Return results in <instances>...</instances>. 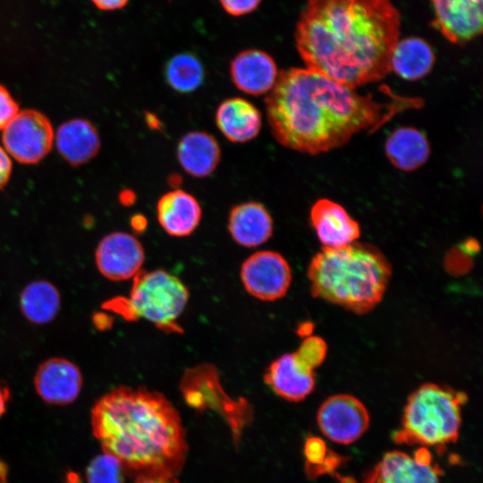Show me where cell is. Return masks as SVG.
<instances>
[{"instance_id":"cell-4","label":"cell","mask_w":483,"mask_h":483,"mask_svg":"<svg viewBox=\"0 0 483 483\" xmlns=\"http://www.w3.org/2000/svg\"><path fill=\"white\" fill-rule=\"evenodd\" d=\"M391 266L374 246L360 242L322 248L311 259L308 278L314 297L364 314L382 300Z\"/></svg>"},{"instance_id":"cell-35","label":"cell","mask_w":483,"mask_h":483,"mask_svg":"<svg viewBox=\"0 0 483 483\" xmlns=\"http://www.w3.org/2000/svg\"><path fill=\"white\" fill-rule=\"evenodd\" d=\"M121 203L124 206L132 205L136 199L135 193L131 190H124L119 195Z\"/></svg>"},{"instance_id":"cell-22","label":"cell","mask_w":483,"mask_h":483,"mask_svg":"<svg viewBox=\"0 0 483 483\" xmlns=\"http://www.w3.org/2000/svg\"><path fill=\"white\" fill-rule=\"evenodd\" d=\"M435 63L430 45L420 38L399 39L391 55L390 68L406 80H416L427 75Z\"/></svg>"},{"instance_id":"cell-32","label":"cell","mask_w":483,"mask_h":483,"mask_svg":"<svg viewBox=\"0 0 483 483\" xmlns=\"http://www.w3.org/2000/svg\"><path fill=\"white\" fill-rule=\"evenodd\" d=\"M135 483H178L174 476L139 475Z\"/></svg>"},{"instance_id":"cell-31","label":"cell","mask_w":483,"mask_h":483,"mask_svg":"<svg viewBox=\"0 0 483 483\" xmlns=\"http://www.w3.org/2000/svg\"><path fill=\"white\" fill-rule=\"evenodd\" d=\"M101 11H115L123 8L130 0H90Z\"/></svg>"},{"instance_id":"cell-34","label":"cell","mask_w":483,"mask_h":483,"mask_svg":"<svg viewBox=\"0 0 483 483\" xmlns=\"http://www.w3.org/2000/svg\"><path fill=\"white\" fill-rule=\"evenodd\" d=\"M9 396L8 388L0 384V418L6 411Z\"/></svg>"},{"instance_id":"cell-11","label":"cell","mask_w":483,"mask_h":483,"mask_svg":"<svg viewBox=\"0 0 483 483\" xmlns=\"http://www.w3.org/2000/svg\"><path fill=\"white\" fill-rule=\"evenodd\" d=\"M145 251L141 242L132 234L114 232L98 242L95 261L100 274L112 281L133 278L141 269Z\"/></svg>"},{"instance_id":"cell-7","label":"cell","mask_w":483,"mask_h":483,"mask_svg":"<svg viewBox=\"0 0 483 483\" xmlns=\"http://www.w3.org/2000/svg\"><path fill=\"white\" fill-rule=\"evenodd\" d=\"M327 352L319 336L305 338L299 348L275 360L265 373V382L280 397L300 402L315 387V369L324 361Z\"/></svg>"},{"instance_id":"cell-20","label":"cell","mask_w":483,"mask_h":483,"mask_svg":"<svg viewBox=\"0 0 483 483\" xmlns=\"http://www.w3.org/2000/svg\"><path fill=\"white\" fill-rule=\"evenodd\" d=\"M227 228L236 243L242 247L254 248L271 238L273 219L263 204L247 201L231 209Z\"/></svg>"},{"instance_id":"cell-15","label":"cell","mask_w":483,"mask_h":483,"mask_svg":"<svg viewBox=\"0 0 483 483\" xmlns=\"http://www.w3.org/2000/svg\"><path fill=\"white\" fill-rule=\"evenodd\" d=\"M229 71L235 87L251 96L270 92L279 74L272 56L259 49L238 53L231 61Z\"/></svg>"},{"instance_id":"cell-18","label":"cell","mask_w":483,"mask_h":483,"mask_svg":"<svg viewBox=\"0 0 483 483\" xmlns=\"http://www.w3.org/2000/svg\"><path fill=\"white\" fill-rule=\"evenodd\" d=\"M215 121L220 132L231 142L246 143L254 140L262 127L258 108L242 97H228L217 106Z\"/></svg>"},{"instance_id":"cell-19","label":"cell","mask_w":483,"mask_h":483,"mask_svg":"<svg viewBox=\"0 0 483 483\" xmlns=\"http://www.w3.org/2000/svg\"><path fill=\"white\" fill-rule=\"evenodd\" d=\"M54 142L64 160L73 166L94 158L100 149V137L87 119L73 118L63 123L55 132Z\"/></svg>"},{"instance_id":"cell-38","label":"cell","mask_w":483,"mask_h":483,"mask_svg":"<svg viewBox=\"0 0 483 483\" xmlns=\"http://www.w3.org/2000/svg\"><path fill=\"white\" fill-rule=\"evenodd\" d=\"M66 483H81V480L76 473H69L66 478Z\"/></svg>"},{"instance_id":"cell-25","label":"cell","mask_w":483,"mask_h":483,"mask_svg":"<svg viewBox=\"0 0 483 483\" xmlns=\"http://www.w3.org/2000/svg\"><path fill=\"white\" fill-rule=\"evenodd\" d=\"M205 68L201 61L191 53H179L165 64L164 77L168 86L180 94L197 90L204 82Z\"/></svg>"},{"instance_id":"cell-9","label":"cell","mask_w":483,"mask_h":483,"mask_svg":"<svg viewBox=\"0 0 483 483\" xmlns=\"http://www.w3.org/2000/svg\"><path fill=\"white\" fill-rule=\"evenodd\" d=\"M240 277L251 296L264 301H274L286 294L292 283V270L280 253L258 250L243 261Z\"/></svg>"},{"instance_id":"cell-2","label":"cell","mask_w":483,"mask_h":483,"mask_svg":"<svg viewBox=\"0 0 483 483\" xmlns=\"http://www.w3.org/2000/svg\"><path fill=\"white\" fill-rule=\"evenodd\" d=\"M400 28L391 0H308L295 41L307 68L356 88L390 72Z\"/></svg>"},{"instance_id":"cell-12","label":"cell","mask_w":483,"mask_h":483,"mask_svg":"<svg viewBox=\"0 0 483 483\" xmlns=\"http://www.w3.org/2000/svg\"><path fill=\"white\" fill-rule=\"evenodd\" d=\"M365 483H441V470L426 448L413 455L391 451L369 473Z\"/></svg>"},{"instance_id":"cell-30","label":"cell","mask_w":483,"mask_h":483,"mask_svg":"<svg viewBox=\"0 0 483 483\" xmlns=\"http://www.w3.org/2000/svg\"><path fill=\"white\" fill-rule=\"evenodd\" d=\"M13 171V161L5 149L0 146V190L9 182Z\"/></svg>"},{"instance_id":"cell-21","label":"cell","mask_w":483,"mask_h":483,"mask_svg":"<svg viewBox=\"0 0 483 483\" xmlns=\"http://www.w3.org/2000/svg\"><path fill=\"white\" fill-rule=\"evenodd\" d=\"M176 157L182 169L196 178L214 173L221 160V148L216 139L207 131H193L179 140Z\"/></svg>"},{"instance_id":"cell-3","label":"cell","mask_w":483,"mask_h":483,"mask_svg":"<svg viewBox=\"0 0 483 483\" xmlns=\"http://www.w3.org/2000/svg\"><path fill=\"white\" fill-rule=\"evenodd\" d=\"M90 424L103 452L140 475L174 476L187 453L177 410L162 394L144 387H116L91 409Z\"/></svg>"},{"instance_id":"cell-16","label":"cell","mask_w":483,"mask_h":483,"mask_svg":"<svg viewBox=\"0 0 483 483\" xmlns=\"http://www.w3.org/2000/svg\"><path fill=\"white\" fill-rule=\"evenodd\" d=\"M310 220L323 248H341L360 237L359 224L339 204L318 199L310 210Z\"/></svg>"},{"instance_id":"cell-29","label":"cell","mask_w":483,"mask_h":483,"mask_svg":"<svg viewBox=\"0 0 483 483\" xmlns=\"http://www.w3.org/2000/svg\"><path fill=\"white\" fill-rule=\"evenodd\" d=\"M262 0H219L223 9L232 16H242L254 12Z\"/></svg>"},{"instance_id":"cell-10","label":"cell","mask_w":483,"mask_h":483,"mask_svg":"<svg viewBox=\"0 0 483 483\" xmlns=\"http://www.w3.org/2000/svg\"><path fill=\"white\" fill-rule=\"evenodd\" d=\"M317 421L322 434L332 442L349 445L360 439L369 425L365 405L355 396L335 394L320 405Z\"/></svg>"},{"instance_id":"cell-26","label":"cell","mask_w":483,"mask_h":483,"mask_svg":"<svg viewBox=\"0 0 483 483\" xmlns=\"http://www.w3.org/2000/svg\"><path fill=\"white\" fill-rule=\"evenodd\" d=\"M86 483H123V466L110 453L95 456L86 468Z\"/></svg>"},{"instance_id":"cell-8","label":"cell","mask_w":483,"mask_h":483,"mask_svg":"<svg viewBox=\"0 0 483 483\" xmlns=\"http://www.w3.org/2000/svg\"><path fill=\"white\" fill-rule=\"evenodd\" d=\"M54 137L50 120L35 109L19 111L2 131L3 148L24 165L40 162L51 150Z\"/></svg>"},{"instance_id":"cell-13","label":"cell","mask_w":483,"mask_h":483,"mask_svg":"<svg viewBox=\"0 0 483 483\" xmlns=\"http://www.w3.org/2000/svg\"><path fill=\"white\" fill-rule=\"evenodd\" d=\"M432 26L449 41L463 44L479 36L483 27L482 0H429Z\"/></svg>"},{"instance_id":"cell-27","label":"cell","mask_w":483,"mask_h":483,"mask_svg":"<svg viewBox=\"0 0 483 483\" xmlns=\"http://www.w3.org/2000/svg\"><path fill=\"white\" fill-rule=\"evenodd\" d=\"M304 456L311 475L326 472L337 464L336 458L330 453L326 442L316 436L306 440Z\"/></svg>"},{"instance_id":"cell-17","label":"cell","mask_w":483,"mask_h":483,"mask_svg":"<svg viewBox=\"0 0 483 483\" xmlns=\"http://www.w3.org/2000/svg\"><path fill=\"white\" fill-rule=\"evenodd\" d=\"M157 217L166 233L174 237H185L197 229L202 217V209L193 195L175 189L159 198Z\"/></svg>"},{"instance_id":"cell-6","label":"cell","mask_w":483,"mask_h":483,"mask_svg":"<svg viewBox=\"0 0 483 483\" xmlns=\"http://www.w3.org/2000/svg\"><path fill=\"white\" fill-rule=\"evenodd\" d=\"M190 297L187 286L171 273L156 269L140 270L132 278V286L127 299L115 307L125 318H143L167 333L182 332L177 323L186 308Z\"/></svg>"},{"instance_id":"cell-1","label":"cell","mask_w":483,"mask_h":483,"mask_svg":"<svg viewBox=\"0 0 483 483\" xmlns=\"http://www.w3.org/2000/svg\"><path fill=\"white\" fill-rule=\"evenodd\" d=\"M265 103L276 141L308 154L341 146L361 131L377 130L399 110L420 105L416 98L380 102L309 68L279 72Z\"/></svg>"},{"instance_id":"cell-36","label":"cell","mask_w":483,"mask_h":483,"mask_svg":"<svg viewBox=\"0 0 483 483\" xmlns=\"http://www.w3.org/2000/svg\"><path fill=\"white\" fill-rule=\"evenodd\" d=\"M145 120L148 127L152 130H160L161 122L154 114L147 112L145 114Z\"/></svg>"},{"instance_id":"cell-37","label":"cell","mask_w":483,"mask_h":483,"mask_svg":"<svg viewBox=\"0 0 483 483\" xmlns=\"http://www.w3.org/2000/svg\"><path fill=\"white\" fill-rule=\"evenodd\" d=\"M168 182L176 188L182 182V178L178 174H172L169 176Z\"/></svg>"},{"instance_id":"cell-5","label":"cell","mask_w":483,"mask_h":483,"mask_svg":"<svg viewBox=\"0 0 483 483\" xmlns=\"http://www.w3.org/2000/svg\"><path fill=\"white\" fill-rule=\"evenodd\" d=\"M466 396L448 387L428 383L408 398L398 442L422 447L453 443L462 426V404Z\"/></svg>"},{"instance_id":"cell-23","label":"cell","mask_w":483,"mask_h":483,"mask_svg":"<svg viewBox=\"0 0 483 483\" xmlns=\"http://www.w3.org/2000/svg\"><path fill=\"white\" fill-rule=\"evenodd\" d=\"M386 153L395 167L412 171L427 161L429 145L419 131L411 127H402L394 130L387 138Z\"/></svg>"},{"instance_id":"cell-33","label":"cell","mask_w":483,"mask_h":483,"mask_svg":"<svg viewBox=\"0 0 483 483\" xmlns=\"http://www.w3.org/2000/svg\"><path fill=\"white\" fill-rule=\"evenodd\" d=\"M131 228L137 233H142L146 230L148 221L142 215L137 214L131 218Z\"/></svg>"},{"instance_id":"cell-14","label":"cell","mask_w":483,"mask_h":483,"mask_svg":"<svg viewBox=\"0 0 483 483\" xmlns=\"http://www.w3.org/2000/svg\"><path fill=\"white\" fill-rule=\"evenodd\" d=\"M82 384V374L77 365L60 357L42 362L34 377L38 395L53 405L73 402L81 391Z\"/></svg>"},{"instance_id":"cell-24","label":"cell","mask_w":483,"mask_h":483,"mask_svg":"<svg viewBox=\"0 0 483 483\" xmlns=\"http://www.w3.org/2000/svg\"><path fill=\"white\" fill-rule=\"evenodd\" d=\"M60 307L61 296L58 289L46 280L28 284L20 295L22 314L36 325H45L52 321Z\"/></svg>"},{"instance_id":"cell-28","label":"cell","mask_w":483,"mask_h":483,"mask_svg":"<svg viewBox=\"0 0 483 483\" xmlns=\"http://www.w3.org/2000/svg\"><path fill=\"white\" fill-rule=\"evenodd\" d=\"M19 105L11 92L0 84V131L19 113Z\"/></svg>"}]
</instances>
